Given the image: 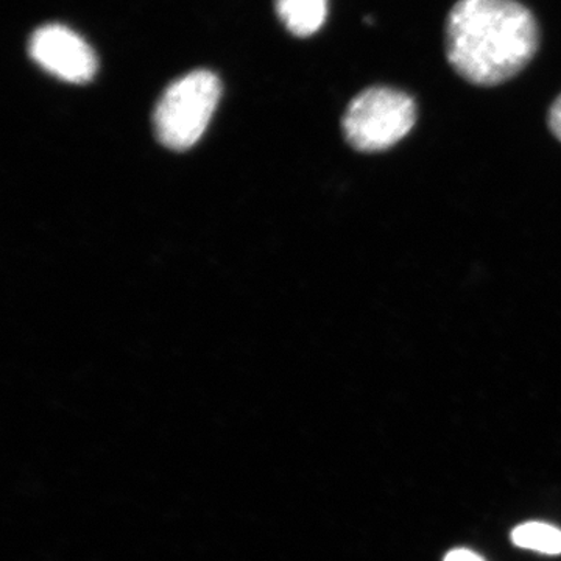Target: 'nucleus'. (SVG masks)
<instances>
[{
    "label": "nucleus",
    "instance_id": "obj_1",
    "mask_svg": "<svg viewBox=\"0 0 561 561\" xmlns=\"http://www.w3.org/2000/svg\"><path fill=\"white\" fill-rule=\"evenodd\" d=\"M538 44L537 20L516 0H459L446 21V57L460 77L479 87L518 76Z\"/></svg>",
    "mask_w": 561,
    "mask_h": 561
},
{
    "label": "nucleus",
    "instance_id": "obj_2",
    "mask_svg": "<svg viewBox=\"0 0 561 561\" xmlns=\"http://www.w3.org/2000/svg\"><path fill=\"white\" fill-rule=\"evenodd\" d=\"M221 83L210 70H194L173 81L154 108V131L162 146L187 150L201 140L219 105Z\"/></svg>",
    "mask_w": 561,
    "mask_h": 561
},
{
    "label": "nucleus",
    "instance_id": "obj_3",
    "mask_svg": "<svg viewBox=\"0 0 561 561\" xmlns=\"http://www.w3.org/2000/svg\"><path fill=\"white\" fill-rule=\"evenodd\" d=\"M416 121L411 95L393 88L375 87L360 92L343 117V133L360 151H381L400 142Z\"/></svg>",
    "mask_w": 561,
    "mask_h": 561
},
{
    "label": "nucleus",
    "instance_id": "obj_4",
    "mask_svg": "<svg viewBox=\"0 0 561 561\" xmlns=\"http://www.w3.org/2000/svg\"><path fill=\"white\" fill-rule=\"evenodd\" d=\"M28 54L46 72L68 83L94 79L98 57L79 33L61 24H46L33 33Z\"/></svg>",
    "mask_w": 561,
    "mask_h": 561
},
{
    "label": "nucleus",
    "instance_id": "obj_5",
    "mask_svg": "<svg viewBox=\"0 0 561 561\" xmlns=\"http://www.w3.org/2000/svg\"><path fill=\"white\" fill-rule=\"evenodd\" d=\"M276 11L287 31L306 38L323 27L328 0H276Z\"/></svg>",
    "mask_w": 561,
    "mask_h": 561
},
{
    "label": "nucleus",
    "instance_id": "obj_6",
    "mask_svg": "<svg viewBox=\"0 0 561 561\" xmlns=\"http://www.w3.org/2000/svg\"><path fill=\"white\" fill-rule=\"evenodd\" d=\"M516 546L542 553H561V530L549 524L527 523L516 527L512 534Z\"/></svg>",
    "mask_w": 561,
    "mask_h": 561
},
{
    "label": "nucleus",
    "instance_id": "obj_7",
    "mask_svg": "<svg viewBox=\"0 0 561 561\" xmlns=\"http://www.w3.org/2000/svg\"><path fill=\"white\" fill-rule=\"evenodd\" d=\"M549 125L553 135L561 140V95L553 102L551 113H549Z\"/></svg>",
    "mask_w": 561,
    "mask_h": 561
},
{
    "label": "nucleus",
    "instance_id": "obj_8",
    "mask_svg": "<svg viewBox=\"0 0 561 561\" xmlns=\"http://www.w3.org/2000/svg\"><path fill=\"white\" fill-rule=\"evenodd\" d=\"M445 561H483L481 557L476 556L474 552L467 551V549H456L446 556Z\"/></svg>",
    "mask_w": 561,
    "mask_h": 561
}]
</instances>
